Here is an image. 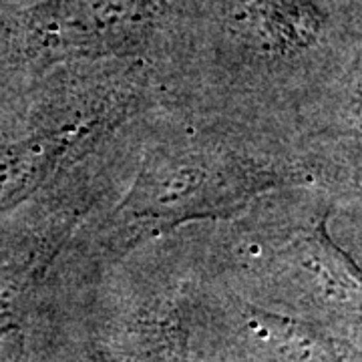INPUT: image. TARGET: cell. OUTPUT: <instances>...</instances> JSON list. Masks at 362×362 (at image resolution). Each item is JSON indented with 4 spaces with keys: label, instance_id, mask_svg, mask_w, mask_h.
<instances>
[{
    "label": "cell",
    "instance_id": "1",
    "mask_svg": "<svg viewBox=\"0 0 362 362\" xmlns=\"http://www.w3.org/2000/svg\"><path fill=\"white\" fill-rule=\"evenodd\" d=\"M147 113V111H145ZM141 115V145L129 187L85 220V232L131 244L181 226L235 218L264 195L352 183L358 157H334L294 123L161 105L165 119Z\"/></svg>",
    "mask_w": 362,
    "mask_h": 362
},
{
    "label": "cell",
    "instance_id": "2",
    "mask_svg": "<svg viewBox=\"0 0 362 362\" xmlns=\"http://www.w3.org/2000/svg\"><path fill=\"white\" fill-rule=\"evenodd\" d=\"M187 0H47L18 21L30 77L85 63H149L161 75L177 49Z\"/></svg>",
    "mask_w": 362,
    "mask_h": 362
}]
</instances>
